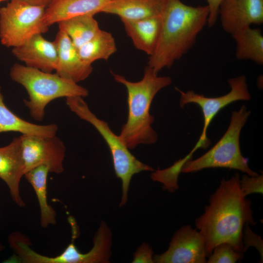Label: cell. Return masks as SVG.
I'll return each mask as SVG.
<instances>
[{"instance_id": "1", "label": "cell", "mask_w": 263, "mask_h": 263, "mask_svg": "<svg viewBox=\"0 0 263 263\" xmlns=\"http://www.w3.org/2000/svg\"><path fill=\"white\" fill-rule=\"evenodd\" d=\"M240 179L238 173L229 179L223 178L210 195L204 213L195 220L196 229L205 239L207 258L214 248L222 243L229 244L244 254V227L246 224H256L251 201L242 194Z\"/></svg>"}, {"instance_id": "2", "label": "cell", "mask_w": 263, "mask_h": 263, "mask_svg": "<svg viewBox=\"0 0 263 263\" xmlns=\"http://www.w3.org/2000/svg\"><path fill=\"white\" fill-rule=\"evenodd\" d=\"M208 15L207 5L192 6L181 0H166L159 38L148 66L157 74L170 68L195 44L198 35L207 24Z\"/></svg>"}, {"instance_id": "3", "label": "cell", "mask_w": 263, "mask_h": 263, "mask_svg": "<svg viewBox=\"0 0 263 263\" xmlns=\"http://www.w3.org/2000/svg\"><path fill=\"white\" fill-rule=\"evenodd\" d=\"M115 80L124 85L127 91L128 113L127 122L119 135L122 142L132 149L140 144H152L157 140L152 129L153 116L150 113L153 99L163 88L172 83L168 76H158L149 66L144 70L140 81L132 82L125 76L112 73Z\"/></svg>"}, {"instance_id": "4", "label": "cell", "mask_w": 263, "mask_h": 263, "mask_svg": "<svg viewBox=\"0 0 263 263\" xmlns=\"http://www.w3.org/2000/svg\"><path fill=\"white\" fill-rule=\"evenodd\" d=\"M12 80L23 86L29 95L23 100L30 116L41 121L45 116L46 106L60 97L78 96L86 97L88 90L75 82L64 78L57 74L47 73L19 63L11 68Z\"/></svg>"}, {"instance_id": "5", "label": "cell", "mask_w": 263, "mask_h": 263, "mask_svg": "<svg viewBox=\"0 0 263 263\" xmlns=\"http://www.w3.org/2000/svg\"><path fill=\"white\" fill-rule=\"evenodd\" d=\"M250 114L244 105L233 112L229 126L219 141L199 158L187 161L181 172L192 173L207 168H224L239 170L249 176L258 175L250 169L248 159L243 156L240 147L241 131Z\"/></svg>"}, {"instance_id": "6", "label": "cell", "mask_w": 263, "mask_h": 263, "mask_svg": "<svg viewBox=\"0 0 263 263\" xmlns=\"http://www.w3.org/2000/svg\"><path fill=\"white\" fill-rule=\"evenodd\" d=\"M66 103L70 110L80 119L91 124L98 131L110 150L114 169L122 183V196L119 206L128 201L129 185L132 176L143 171H154L150 166L138 160L122 142L119 135L110 129L108 124L99 119L90 110L83 97L78 96L66 97Z\"/></svg>"}, {"instance_id": "7", "label": "cell", "mask_w": 263, "mask_h": 263, "mask_svg": "<svg viewBox=\"0 0 263 263\" xmlns=\"http://www.w3.org/2000/svg\"><path fill=\"white\" fill-rule=\"evenodd\" d=\"M72 237L71 243L65 250L55 257H47L35 252L31 247V241L27 236L15 239L11 244V249L16 263H108L111 255L112 241L106 234H95L93 247L87 253L80 252L75 244L77 238V226L72 221Z\"/></svg>"}, {"instance_id": "8", "label": "cell", "mask_w": 263, "mask_h": 263, "mask_svg": "<svg viewBox=\"0 0 263 263\" xmlns=\"http://www.w3.org/2000/svg\"><path fill=\"white\" fill-rule=\"evenodd\" d=\"M46 7L11 0L0 8V41L7 47L20 45L36 34L48 31L44 21Z\"/></svg>"}, {"instance_id": "9", "label": "cell", "mask_w": 263, "mask_h": 263, "mask_svg": "<svg viewBox=\"0 0 263 263\" xmlns=\"http://www.w3.org/2000/svg\"><path fill=\"white\" fill-rule=\"evenodd\" d=\"M231 90L224 95L207 97L190 90L184 92L176 88L180 93L179 104L182 108L189 103L197 104L201 108L204 117V126L202 132L191 151L195 152L199 148H205L209 144L210 141L207 137V131L209 124L216 115L223 108L229 104L238 100L248 101L251 99L246 78L244 75L231 78L227 80Z\"/></svg>"}, {"instance_id": "10", "label": "cell", "mask_w": 263, "mask_h": 263, "mask_svg": "<svg viewBox=\"0 0 263 263\" xmlns=\"http://www.w3.org/2000/svg\"><path fill=\"white\" fill-rule=\"evenodd\" d=\"M20 136L25 172L41 165L47 167L49 172L59 174L64 171L66 148L56 135Z\"/></svg>"}, {"instance_id": "11", "label": "cell", "mask_w": 263, "mask_h": 263, "mask_svg": "<svg viewBox=\"0 0 263 263\" xmlns=\"http://www.w3.org/2000/svg\"><path fill=\"white\" fill-rule=\"evenodd\" d=\"M207 258L203 236L188 225L175 232L168 249L154 255L153 260L156 263H205Z\"/></svg>"}, {"instance_id": "12", "label": "cell", "mask_w": 263, "mask_h": 263, "mask_svg": "<svg viewBox=\"0 0 263 263\" xmlns=\"http://www.w3.org/2000/svg\"><path fill=\"white\" fill-rule=\"evenodd\" d=\"M223 30L230 35L263 23V0H222L218 10Z\"/></svg>"}, {"instance_id": "13", "label": "cell", "mask_w": 263, "mask_h": 263, "mask_svg": "<svg viewBox=\"0 0 263 263\" xmlns=\"http://www.w3.org/2000/svg\"><path fill=\"white\" fill-rule=\"evenodd\" d=\"M13 55L25 66L47 73L55 71L58 62V53L54 41L36 34L19 46L13 47Z\"/></svg>"}, {"instance_id": "14", "label": "cell", "mask_w": 263, "mask_h": 263, "mask_svg": "<svg viewBox=\"0 0 263 263\" xmlns=\"http://www.w3.org/2000/svg\"><path fill=\"white\" fill-rule=\"evenodd\" d=\"M25 173L21 138L16 137L8 145L0 147V179L8 187L13 201L21 207L26 205L20 194L19 184Z\"/></svg>"}, {"instance_id": "15", "label": "cell", "mask_w": 263, "mask_h": 263, "mask_svg": "<svg viewBox=\"0 0 263 263\" xmlns=\"http://www.w3.org/2000/svg\"><path fill=\"white\" fill-rule=\"evenodd\" d=\"M54 41L58 53L56 73L75 83L87 78L93 72V66L81 59L77 49L68 36L59 30Z\"/></svg>"}, {"instance_id": "16", "label": "cell", "mask_w": 263, "mask_h": 263, "mask_svg": "<svg viewBox=\"0 0 263 263\" xmlns=\"http://www.w3.org/2000/svg\"><path fill=\"white\" fill-rule=\"evenodd\" d=\"M120 19L134 47L151 56L159 38L162 16L135 20Z\"/></svg>"}, {"instance_id": "17", "label": "cell", "mask_w": 263, "mask_h": 263, "mask_svg": "<svg viewBox=\"0 0 263 263\" xmlns=\"http://www.w3.org/2000/svg\"><path fill=\"white\" fill-rule=\"evenodd\" d=\"M111 0H53L46 7L44 21L49 27L68 18L101 13Z\"/></svg>"}, {"instance_id": "18", "label": "cell", "mask_w": 263, "mask_h": 263, "mask_svg": "<svg viewBox=\"0 0 263 263\" xmlns=\"http://www.w3.org/2000/svg\"><path fill=\"white\" fill-rule=\"evenodd\" d=\"M166 0H111L102 10L120 19L135 20L161 16Z\"/></svg>"}, {"instance_id": "19", "label": "cell", "mask_w": 263, "mask_h": 263, "mask_svg": "<svg viewBox=\"0 0 263 263\" xmlns=\"http://www.w3.org/2000/svg\"><path fill=\"white\" fill-rule=\"evenodd\" d=\"M57 131L55 124H36L15 114L5 104L0 86V133L18 132L24 135L53 136L56 135Z\"/></svg>"}, {"instance_id": "20", "label": "cell", "mask_w": 263, "mask_h": 263, "mask_svg": "<svg viewBox=\"0 0 263 263\" xmlns=\"http://www.w3.org/2000/svg\"><path fill=\"white\" fill-rule=\"evenodd\" d=\"M47 167L41 165L25 173L24 177L31 185L38 198L40 209V225L43 228L56 224V213L49 204L47 197Z\"/></svg>"}, {"instance_id": "21", "label": "cell", "mask_w": 263, "mask_h": 263, "mask_svg": "<svg viewBox=\"0 0 263 263\" xmlns=\"http://www.w3.org/2000/svg\"><path fill=\"white\" fill-rule=\"evenodd\" d=\"M236 42L235 56L239 60H250L263 64V36L259 28L247 26L231 34Z\"/></svg>"}, {"instance_id": "22", "label": "cell", "mask_w": 263, "mask_h": 263, "mask_svg": "<svg viewBox=\"0 0 263 263\" xmlns=\"http://www.w3.org/2000/svg\"><path fill=\"white\" fill-rule=\"evenodd\" d=\"M59 30L66 33L78 49L101 30L93 15H84L61 20L57 22Z\"/></svg>"}, {"instance_id": "23", "label": "cell", "mask_w": 263, "mask_h": 263, "mask_svg": "<svg viewBox=\"0 0 263 263\" xmlns=\"http://www.w3.org/2000/svg\"><path fill=\"white\" fill-rule=\"evenodd\" d=\"M81 59L92 64L99 59L108 60L117 51L112 34L101 30L90 40L77 49Z\"/></svg>"}, {"instance_id": "24", "label": "cell", "mask_w": 263, "mask_h": 263, "mask_svg": "<svg viewBox=\"0 0 263 263\" xmlns=\"http://www.w3.org/2000/svg\"><path fill=\"white\" fill-rule=\"evenodd\" d=\"M190 159L191 158L186 155L167 169L154 171L151 175V178L161 183L164 190L174 192L179 188L178 178L182 168L186 162Z\"/></svg>"}, {"instance_id": "25", "label": "cell", "mask_w": 263, "mask_h": 263, "mask_svg": "<svg viewBox=\"0 0 263 263\" xmlns=\"http://www.w3.org/2000/svg\"><path fill=\"white\" fill-rule=\"evenodd\" d=\"M243 254L235 250L229 244L222 243L214 248L207 263H235L242 259Z\"/></svg>"}, {"instance_id": "26", "label": "cell", "mask_w": 263, "mask_h": 263, "mask_svg": "<svg viewBox=\"0 0 263 263\" xmlns=\"http://www.w3.org/2000/svg\"><path fill=\"white\" fill-rule=\"evenodd\" d=\"M240 187L245 197L252 193H263V175L249 176L243 175L240 179Z\"/></svg>"}, {"instance_id": "27", "label": "cell", "mask_w": 263, "mask_h": 263, "mask_svg": "<svg viewBox=\"0 0 263 263\" xmlns=\"http://www.w3.org/2000/svg\"><path fill=\"white\" fill-rule=\"evenodd\" d=\"M243 253L251 246H253L258 250L261 257V261L263 259V241L261 237L255 234L250 228L248 224H246L243 231Z\"/></svg>"}, {"instance_id": "28", "label": "cell", "mask_w": 263, "mask_h": 263, "mask_svg": "<svg viewBox=\"0 0 263 263\" xmlns=\"http://www.w3.org/2000/svg\"><path fill=\"white\" fill-rule=\"evenodd\" d=\"M153 252L151 247L147 244L143 243L134 253L132 263H152Z\"/></svg>"}, {"instance_id": "29", "label": "cell", "mask_w": 263, "mask_h": 263, "mask_svg": "<svg viewBox=\"0 0 263 263\" xmlns=\"http://www.w3.org/2000/svg\"><path fill=\"white\" fill-rule=\"evenodd\" d=\"M209 9V15L207 25L209 27L213 26L218 18V10L222 0H206Z\"/></svg>"}, {"instance_id": "30", "label": "cell", "mask_w": 263, "mask_h": 263, "mask_svg": "<svg viewBox=\"0 0 263 263\" xmlns=\"http://www.w3.org/2000/svg\"><path fill=\"white\" fill-rule=\"evenodd\" d=\"M30 4L46 7L53 0H21Z\"/></svg>"}, {"instance_id": "31", "label": "cell", "mask_w": 263, "mask_h": 263, "mask_svg": "<svg viewBox=\"0 0 263 263\" xmlns=\"http://www.w3.org/2000/svg\"><path fill=\"white\" fill-rule=\"evenodd\" d=\"M4 249V246L0 243V252Z\"/></svg>"}, {"instance_id": "32", "label": "cell", "mask_w": 263, "mask_h": 263, "mask_svg": "<svg viewBox=\"0 0 263 263\" xmlns=\"http://www.w3.org/2000/svg\"><path fill=\"white\" fill-rule=\"evenodd\" d=\"M4 0H0V2H1L2 1H4Z\"/></svg>"}]
</instances>
